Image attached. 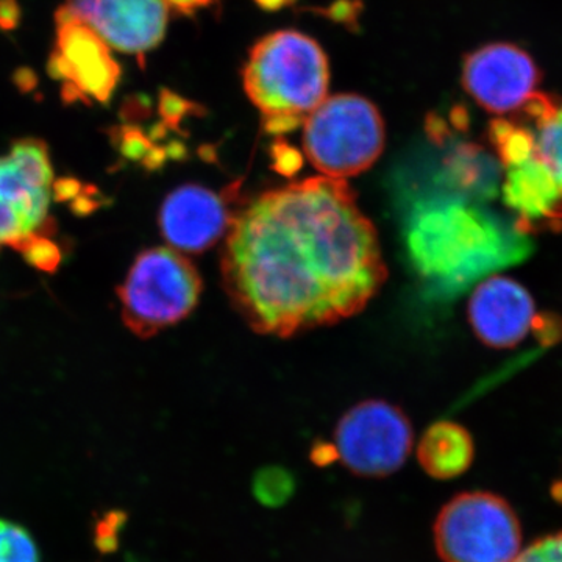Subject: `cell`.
<instances>
[{
	"label": "cell",
	"mask_w": 562,
	"mask_h": 562,
	"mask_svg": "<svg viewBox=\"0 0 562 562\" xmlns=\"http://www.w3.org/2000/svg\"><path fill=\"white\" fill-rule=\"evenodd\" d=\"M221 272L251 330L281 338L360 313L387 276L355 192L327 176L262 192L239 210Z\"/></svg>",
	"instance_id": "cell-1"
},
{
	"label": "cell",
	"mask_w": 562,
	"mask_h": 562,
	"mask_svg": "<svg viewBox=\"0 0 562 562\" xmlns=\"http://www.w3.org/2000/svg\"><path fill=\"white\" fill-rule=\"evenodd\" d=\"M243 79L266 132L283 135L327 99L330 69L316 41L301 32L280 31L251 47Z\"/></svg>",
	"instance_id": "cell-2"
},
{
	"label": "cell",
	"mask_w": 562,
	"mask_h": 562,
	"mask_svg": "<svg viewBox=\"0 0 562 562\" xmlns=\"http://www.w3.org/2000/svg\"><path fill=\"white\" fill-rule=\"evenodd\" d=\"M202 288L198 269L179 250H144L117 290L122 319L139 338H151L190 316Z\"/></svg>",
	"instance_id": "cell-3"
},
{
	"label": "cell",
	"mask_w": 562,
	"mask_h": 562,
	"mask_svg": "<svg viewBox=\"0 0 562 562\" xmlns=\"http://www.w3.org/2000/svg\"><path fill=\"white\" fill-rule=\"evenodd\" d=\"M384 121L379 109L358 94L325 99L303 122V147L317 171L335 179L358 176L384 149Z\"/></svg>",
	"instance_id": "cell-4"
},
{
	"label": "cell",
	"mask_w": 562,
	"mask_h": 562,
	"mask_svg": "<svg viewBox=\"0 0 562 562\" xmlns=\"http://www.w3.org/2000/svg\"><path fill=\"white\" fill-rule=\"evenodd\" d=\"M436 552L442 562H513L522 530L508 502L491 492H464L436 517Z\"/></svg>",
	"instance_id": "cell-5"
},
{
	"label": "cell",
	"mask_w": 562,
	"mask_h": 562,
	"mask_svg": "<svg viewBox=\"0 0 562 562\" xmlns=\"http://www.w3.org/2000/svg\"><path fill=\"white\" fill-rule=\"evenodd\" d=\"M49 147L44 140L24 138L0 157V249L22 244L36 235L52 236Z\"/></svg>",
	"instance_id": "cell-6"
},
{
	"label": "cell",
	"mask_w": 562,
	"mask_h": 562,
	"mask_svg": "<svg viewBox=\"0 0 562 562\" xmlns=\"http://www.w3.org/2000/svg\"><path fill=\"white\" fill-rule=\"evenodd\" d=\"M412 422L398 406L383 401L358 403L335 430V449L347 471L384 479L403 468L413 450Z\"/></svg>",
	"instance_id": "cell-7"
},
{
	"label": "cell",
	"mask_w": 562,
	"mask_h": 562,
	"mask_svg": "<svg viewBox=\"0 0 562 562\" xmlns=\"http://www.w3.org/2000/svg\"><path fill=\"white\" fill-rule=\"evenodd\" d=\"M409 238L417 265L441 277H464L476 265H486L487 247L497 239L476 214L458 206L427 211Z\"/></svg>",
	"instance_id": "cell-8"
},
{
	"label": "cell",
	"mask_w": 562,
	"mask_h": 562,
	"mask_svg": "<svg viewBox=\"0 0 562 562\" xmlns=\"http://www.w3.org/2000/svg\"><path fill=\"white\" fill-rule=\"evenodd\" d=\"M541 72L531 55L512 43H491L465 55L462 87L498 116L519 113L538 92Z\"/></svg>",
	"instance_id": "cell-9"
},
{
	"label": "cell",
	"mask_w": 562,
	"mask_h": 562,
	"mask_svg": "<svg viewBox=\"0 0 562 562\" xmlns=\"http://www.w3.org/2000/svg\"><path fill=\"white\" fill-rule=\"evenodd\" d=\"M49 70L60 81L66 101L74 102L106 103L121 80L109 44L91 25L79 22H57Z\"/></svg>",
	"instance_id": "cell-10"
},
{
	"label": "cell",
	"mask_w": 562,
	"mask_h": 562,
	"mask_svg": "<svg viewBox=\"0 0 562 562\" xmlns=\"http://www.w3.org/2000/svg\"><path fill=\"white\" fill-rule=\"evenodd\" d=\"M235 214L227 195L201 184H184L162 202L160 228L173 249L201 254L231 231Z\"/></svg>",
	"instance_id": "cell-11"
},
{
	"label": "cell",
	"mask_w": 562,
	"mask_h": 562,
	"mask_svg": "<svg viewBox=\"0 0 562 562\" xmlns=\"http://www.w3.org/2000/svg\"><path fill=\"white\" fill-rule=\"evenodd\" d=\"M469 322L480 341L512 349L536 327V305L519 281L505 276L484 280L469 301Z\"/></svg>",
	"instance_id": "cell-12"
},
{
	"label": "cell",
	"mask_w": 562,
	"mask_h": 562,
	"mask_svg": "<svg viewBox=\"0 0 562 562\" xmlns=\"http://www.w3.org/2000/svg\"><path fill=\"white\" fill-rule=\"evenodd\" d=\"M168 21L166 0H95L91 27L111 49L140 57L161 43Z\"/></svg>",
	"instance_id": "cell-13"
},
{
	"label": "cell",
	"mask_w": 562,
	"mask_h": 562,
	"mask_svg": "<svg viewBox=\"0 0 562 562\" xmlns=\"http://www.w3.org/2000/svg\"><path fill=\"white\" fill-rule=\"evenodd\" d=\"M475 458L472 435L457 422L432 424L417 446L420 468L431 479L453 480L468 472Z\"/></svg>",
	"instance_id": "cell-14"
},
{
	"label": "cell",
	"mask_w": 562,
	"mask_h": 562,
	"mask_svg": "<svg viewBox=\"0 0 562 562\" xmlns=\"http://www.w3.org/2000/svg\"><path fill=\"white\" fill-rule=\"evenodd\" d=\"M535 138L532 154L546 166L562 194V101L538 91L519 113Z\"/></svg>",
	"instance_id": "cell-15"
},
{
	"label": "cell",
	"mask_w": 562,
	"mask_h": 562,
	"mask_svg": "<svg viewBox=\"0 0 562 562\" xmlns=\"http://www.w3.org/2000/svg\"><path fill=\"white\" fill-rule=\"evenodd\" d=\"M295 480L281 468H266L254 480V495L261 505L279 508L286 505L294 494Z\"/></svg>",
	"instance_id": "cell-16"
},
{
	"label": "cell",
	"mask_w": 562,
	"mask_h": 562,
	"mask_svg": "<svg viewBox=\"0 0 562 562\" xmlns=\"http://www.w3.org/2000/svg\"><path fill=\"white\" fill-rule=\"evenodd\" d=\"M0 562H40V550L31 532L7 519H0Z\"/></svg>",
	"instance_id": "cell-17"
},
{
	"label": "cell",
	"mask_w": 562,
	"mask_h": 562,
	"mask_svg": "<svg viewBox=\"0 0 562 562\" xmlns=\"http://www.w3.org/2000/svg\"><path fill=\"white\" fill-rule=\"evenodd\" d=\"M50 238L52 236L36 235L18 249L29 265L47 273L57 271L63 258L60 247Z\"/></svg>",
	"instance_id": "cell-18"
},
{
	"label": "cell",
	"mask_w": 562,
	"mask_h": 562,
	"mask_svg": "<svg viewBox=\"0 0 562 562\" xmlns=\"http://www.w3.org/2000/svg\"><path fill=\"white\" fill-rule=\"evenodd\" d=\"M513 562H562V531L525 547Z\"/></svg>",
	"instance_id": "cell-19"
},
{
	"label": "cell",
	"mask_w": 562,
	"mask_h": 562,
	"mask_svg": "<svg viewBox=\"0 0 562 562\" xmlns=\"http://www.w3.org/2000/svg\"><path fill=\"white\" fill-rule=\"evenodd\" d=\"M125 524V514L110 512L95 527V546L103 553L114 552L120 541V531Z\"/></svg>",
	"instance_id": "cell-20"
},
{
	"label": "cell",
	"mask_w": 562,
	"mask_h": 562,
	"mask_svg": "<svg viewBox=\"0 0 562 562\" xmlns=\"http://www.w3.org/2000/svg\"><path fill=\"white\" fill-rule=\"evenodd\" d=\"M95 0H66L57 11V22H79L91 25Z\"/></svg>",
	"instance_id": "cell-21"
},
{
	"label": "cell",
	"mask_w": 562,
	"mask_h": 562,
	"mask_svg": "<svg viewBox=\"0 0 562 562\" xmlns=\"http://www.w3.org/2000/svg\"><path fill=\"white\" fill-rule=\"evenodd\" d=\"M81 191H83V187H81L79 180L63 179L54 184L55 199L60 202L74 201V199L79 198Z\"/></svg>",
	"instance_id": "cell-22"
},
{
	"label": "cell",
	"mask_w": 562,
	"mask_h": 562,
	"mask_svg": "<svg viewBox=\"0 0 562 562\" xmlns=\"http://www.w3.org/2000/svg\"><path fill=\"white\" fill-rule=\"evenodd\" d=\"M216 2V0H166L169 9H173L179 11V13L191 14L194 13L195 10L205 9V7L211 5V3Z\"/></svg>",
	"instance_id": "cell-23"
},
{
	"label": "cell",
	"mask_w": 562,
	"mask_h": 562,
	"mask_svg": "<svg viewBox=\"0 0 562 562\" xmlns=\"http://www.w3.org/2000/svg\"><path fill=\"white\" fill-rule=\"evenodd\" d=\"M335 460H338L335 446H322L321 449L319 447H314L313 461L316 464L327 465Z\"/></svg>",
	"instance_id": "cell-24"
},
{
	"label": "cell",
	"mask_w": 562,
	"mask_h": 562,
	"mask_svg": "<svg viewBox=\"0 0 562 562\" xmlns=\"http://www.w3.org/2000/svg\"><path fill=\"white\" fill-rule=\"evenodd\" d=\"M261 9L268 11H276L283 9V7L290 5L294 0H255Z\"/></svg>",
	"instance_id": "cell-25"
}]
</instances>
